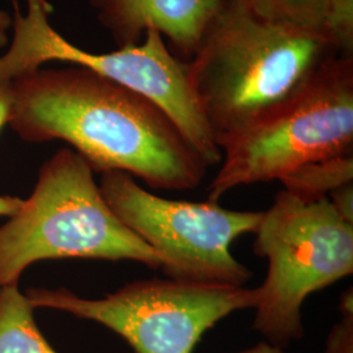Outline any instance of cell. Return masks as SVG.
<instances>
[{
	"mask_svg": "<svg viewBox=\"0 0 353 353\" xmlns=\"http://www.w3.org/2000/svg\"><path fill=\"white\" fill-rule=\"evenodd\" d=\"M341 319L328 332L323 353H353V290H344L339 299Z\"/></svg>",
	"mask_w": 353,
	"mask_h": 353,
	"instance_id": "obj_14",
	"label": "cell"
},
{
	"mask_svg": "<svg viewBox=\"0 0 353 353\" xmlns=\"http://www.w3.org/2000/svg\"><path fill=\"white\" fill-rule=\"evenodd\" d=\"M345 153H353V57L334 55L290 100L223 144L208 199Z\"/></svg>",
	"mask_w": 353,
	"mask_h": 353,
	"instance_id": "obj_5",
	"label": "cell"
},
{
	"mask_svg": "<svg viewBox=\"0 0 353 353\" xmlns=\"http://www.w3.org/2000/svg\"><path fill=\"white\" fill-rule=\"evenodd\" d=\"M0 353H58L39 331L17 285L0 288Z\"/></svg>",
	"mask_w": 353,
	"mask_h": 353,
	"instance_id": "obj_10",
	"label": "cell"
},
{
	"mask_svg": "<svg viewBox=\"0 0 353 353\" xmlns=\"http://www.w3.org/2000/svg\"><path fill=\"white\" fill-rule=\"evenodd\" d=\"M323 32L339 55L353 57V0H328Z\"/></svg>",
	"mask_w": 353,
	"mask_h": 353,
	"instance_id": "obj_13",
	"label": "cell"
},
{
	"mask_svg": "<svg viewBox=\"0 0 353 353\" xmlns=\"http://www.w3.org/2000/svg\"><path fill=\"white\" fill-rule=\"evenodd\" d=\"M263 20L323 32L328 0H237ZM325 33V32H323Z\"/></svg>",
	"mask_w": 353,
	"mask_h": 353,
	"instance_id": "obj_12",
	"label": "cell"
},
{
	"mask_svg": "<svg viewBox=\"0 0 353 353\" xmlns=\"http://www.w3.org/2000/svg\"><path fill=\"white\" fill-rule=\"evenodd\" d=\"M334 55L339 54L323 32L263 20L230 0L186 62L220 151L290 100Z\"/></svg>",
	"mask_w": 353,
	"mask_h": 353,
	"instance_id": "obj_2",
	"label": "cell"
},
{
	"mask_svg": "<svg viewBox=\"0 0 353 353\" xmlns=\"http://www.w3.org/2000/svg\"><path fill=\"white\" fill-rule=\"evenodd\" d=\"M252 250L268 271L256 287L252 328L281 348L305 334L303 305L314 292L353 274V225L334 211L327 198L305 202L279 191L263 211Z\"/></svg>",
	"mask_w": 353,
	"mask_h": 353,
	"instance_id": "obj_4",
	"label": "cell"
},
{
	"mask_svg": "<svg viewBox=\"0 0 353 353\" xmlns=\"http://www.w3.org/2000/svg\"><path fill=\"white\" fill-rule=\"evenodd\" d=\"M100 190L114 214L163 259L168 279L205 285L245 287L252 270L230 246L254 234L263 211L228 210L219 203L161 198L121 170L102 173Z\"/></svg>",
	"mask_w": 353,
	"mask_h": 353,
	"instance_id": "obj_7",
	"label": "cell"
},
{
	"mask_svg": "<svg viewBox=\"0 0 353 353\" xmlns=\"http://www.w3.org/2000/svg\"><path fill=\"white\" fill-rule=\"evenodd\" d=\"M24 201L19 199V198H13V196H1L0 195V216H13L16 214Z\"/></svg>",
	"mask_w": 353,
	"mask_h": 353,
	"instance_id": "obj_18",
	"label": "cell"
},
{
	"mask_svg": "<svg viewBox=\"0 0 353 353\" xmlns=\"http://www.w3.org/2000/svg\"><path fill=\"white\" fill-rule=\"evenodd\" d=\"M118 49L159 32L186 62L230 0H88Z\"/></svg>",
	"mask_w": 353,
	"mask_h": 353,
	"instance_id": "obj_9",
	"label": "cell"
},
{
	"mask_svg": "<svg viewBox=\"0 0 353 353\" xmlns=\"http://www.w3.org/2000/svg\"><path fill=\"white\" fill-rule=\"evenodd\" d=\"M327 199L341 219L353 225V182L334 190Z\"/></svg>",
	"mask_w": 353,
	"mask_h": 353,
	"instance_id": "obj_15",
	"label": "cell"
},
{
	"mask_svg": "<svg viewBox=\"0 0 353 353\" xmlns=\"http://www.w3.org/2000/svg\"><path fill=\"white\" fill-rule=\"evenodd\" d=\"M232 353H288L285 351V348H281L278 347L272 343L267 341H258L256 344H254L249 348H245V350H241L239 352Z\"/></svg>",
	"mask_w": 353,
	"mask_h": 353,
	"instance_id": "obj_17",
	"label": "cell"
},
{
	"mask_svg": "<svg viewBox=\"0 0 353 353\" xmlns=\"http://www.w3.org/2000/svg\"><path fill=\"white\" fill-rule=\"evenodd\" d=\"M12 106V84L11 81H0V131L8 125Z\"/></svg>",
	"mask_w": 353,
	"mask_h": 353,
	"instance_id": "obj_16",
	"label": "cell"
},
{
	"mask_svg": "<svg viewBox=\"0 0 353 353\" xmlns=\"http://www.w3.org/2000/svg\"><path fill=\"white\" fill-rule=\"evenodd\" d=\"M12 26V17L10 13L0 10V48L6 46L7 43V32Z\"/></svg>",
	"mask_w": 353,
	"mask_h": 353,
	"instance_id": "obj_19",
	"label": "cell"
},
{
	"mask_svg": "<svg viewBox=\"0 0 353 353\" xmlns=\"http://www.w3.org/2000/svg\"><path fill=\"white\" fill-rule=\"evenodd\" d=\"M26 3V14L14 3L12 42L0 55V81H11L48 62L87 68L153 102L174 122L205 164H220L221 151L191 87L188 63L176 58L159 32L150 30L139 43L112 52H90L72 45L50 26L52 7L46 0Z\"/></svg>",
	"mask_w": 353,
	"mask_h": 353,
	"instance_id": "obj_6",
	"label": "cell"
},
{
	"mask_svg": "<svg viewBox=\"0 0 353 353\" xmlns=\"http://www.w3.org/2000/svg\"><path fill=\"white\" fill-rule=\"evenodd\" d=\"M293 196L316 202L334 190L353 182V153H345L303 165L280 179Z\"/></svg>",
	"mask_w": 353,
	"mask_h": 353,
	"instance_id": "obj_11",
	"label": "cell"
},
{
	"mask_svg": "<svg viewBox=\"0 0 353 353\" xmlns=\"http://www.w3.org/2000/svg\"><path fill=\"white\" fill-rule=\"evenodd\" d=\"M26 299L33 309H55L97 322L123 338L135 353H192L217 322L254 309L258 290L147 279L97 300L65 288L29 290Z\"/></svg>",
	"mask_w": 353,
	"mask_h": 353,
	"instance_id": "obj_8",
	"label": "cell"
},
{
	"mask_svg": "<svg viewBox=\"0 0 353 353\" xmlns=\"http://www.w3.org/2000/svg\"><path fill=\"white\" fill-rule=\"evenodd\" d=\"M62 258L163 267L161 256L114 214L93 169L72 148L42 165L32 196L0 227V288L17 285L28 265Z\"/></svg>",
	"mask_w": 353,
	"mask_h": 353,
	"instance_id": "obj_3",
	"label": "cell"
},
{
	"mask_svg": "<svg viewBox=\"0 0 353 353\" xmlns=\"http://www.w3.org/2000/svg\"><path fill=\"white\" fill-rule=\"evenodd\" d=\"M8 125L33 143L63 140L93 172L121 170L153 190H195L210 168L153 102L87 68L11 80Z\"/></svg>",
	"mask_w": 353,
	"mask_h": 353,
	"instance_id": "obj_1",
	"label": "cell"
}]
</instances>
